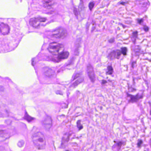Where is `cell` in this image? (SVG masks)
Returning <instances> with one entry per match:
<instances>
[{
	"instance_id": "6da1fadb",
	"label": "cell",
	"mask_w": 151,
	"mask_h": 151,
	"mask_svg": "<svg viewBox=\"0 0 151 151\" xmlns=\"http://www.w3.org/2000/svg\"><path fill=\"white\" fill-rule=\"evenodd\" d=\"M32 140L34 145L37 148H45L46 144V140L45 136L41 132H37L32 135Z\"/></svg>"
},
{
	"instance_id": "7a4b0ae2",
	"label": "cell",
	"mask_w": 151,
	"mask_h": 151,
	"mask_svg": "<svg viewBox=\"0 0 151 151\" xmlns=\"http://www.w3.org/2000/svg\"><path fill=\"white\" fill-rule=\"evenodd\" d=\"M63 50V45L57 42L50 43L48 47V51L54 55H59Z\"/></svg>"
},
{
	"instance_id": "3957f363",
	"label": "cell",
	"mask_w": 151,
	"mask_h": 151,
	"mask_svg": "<svg viewBox=\"0 0 151 151\" xmlns=\"http://www.w3.org/2000/svg\"><path fill=\"white\" fill-rule=\"evenodd\" d=\"M46 18L44 17H34L31 19L29 21V24L32 27H34V28L39 29L41 23L45 22L46 21Z\"/></svg>"
},
{
	"instance_id": "277c9868",
	"label": "cell",
	"mask_w": 151,
	"mask_h": 151,
	"mask_svg": "<svg viewBox=\"0 0 151 151\" xmlns=\"http://www.w3.org/2000/svg\"><path fill=\"white\" fill-rule=\"evenodd\" d=\"M68 35L67 31L63 28H59L54 31L52 36L54 37L59 39H63Z\"/></svg>"
},
{
	"instance_id": "5b68a950",
	"label": "cell",
	"mask_w": 151,
	"mask_h": 151,
	"mask_svg": "<svg viewBox=\"0 0 151 151\" xmlns=\"http://www.w3.org/2000/svg\"><path fill=\"white\" fill-rule=\"evenodd\" d=\"M87 71L88 76L91 81L94 82L95 81V75L94 73V70L91 64H89L87 67Z\"/></svg>"
},
{
	"instance_id": "8992f818",
	"label": "cell",
	"mask_w": 151,
	"mask_h": 151,
	"mask_svg": "<svg viewBox=\"0 0 151 151\" xmlns=\"http://www.w3.org/2000/svg\"><path fill=\"white\" fill-rule=\"evenodd\" d=\"M0 32L4 35H8L10 32L9 26L6 24L1 23L0 24Z\"/></svg>"
},
{
	"instance_id": "52a82bcc",
	"label": "cell",
	"mask_w": 151,
	"mask_h": 151,
	"mask_svg": "<svg viewBox=\"0 0 151 151\" xmlns=\"http://www.w3.org/2000/svg\"><path fill=\"white\" fill-rule=\"evenodd\" d=\"M52 121L51 117L49 116H47L46 117H45L43 123L46 130H50V128L52 127Z\"/></svg>"
},
{
	"instance_id": "ba28073f",
	"label": "cell",
	"mask_w": 151,
	"mask_h": 151,
	"mask_svg": "<svg viewBox=\"0 0 151 151\" xmlns=\"http://www.w3.org/2000/svg\"><path fill=\"white\" fill-rule=\"evenodd\" d=\"M121 54V52L119 50H117L116 51H114L109 54L108 56L110 59H114L115 58L119 59L120 57Z\"/></svg>"
},
{
	"instance_id": "9c48e42d",
	"label": "cell",
	"mask_w": 151,
	"mask_h": 151,
	"mask_svg": "<svg viewBox=\"0 0 151 151\" xmlns=\"http://www.w3.org/2000/svg\"><path fill=\"white\" fill-rule=\"evenodd\" d=\"M44 72L45 75L48 77L52 76L55 74L54 71L50 68L47 67L44 68Z\"/></svg>"
},
{
	"instance_id": "30bf717a",
	"label": "cell",
	"mask_w": 151,
	"mask_h": 151,
	"mask_svg": "<svg viewBox=\"0 0 151 151\" xmlns=\"http://www.w3.org/2000/svg\"><path fill=\"white\" fill-rule=\"evenodd\" d=\"M69 53L68 52H62L59 54L58 56V59L59 60H62L68 58L69 57Z\"/></svg>"
},
{
	"instance_id": "8fae6325",
	"label": "cell",
	"mask_w": 151,
	"mask_h": 151,
	"mask_svg": "<svg viewBox=\"0 0 151 151\" xmlns=\"http://www.w3.org/2000/svg\"><path fill=\"white\" fill-rule=\"evenodd\" d=\"M44 3L46 8L50 9L53 6V0H44Z\"/></svg>"
},
{
	"instance_id": "7c38bea8",
	"label": "cell",
	"mask_w": 151,
	"mask_h": 151,
	"mask_svg": "<svg viewBox=\"0 0 151 151\" xmlns=\"http://www.w3.org/2000/svg\"><path fill=\"white\" fill-rule=\"evenodd\" d=\"M108 71H107V74L109 75H112L113 73V68H112L111 66H109L108 67Z\"/></svg>"
},
{
	"instance_id": "4fadbf2b",
	"label": "cell",
	"mask_w": 151,
	"mask_h": 151,
	"mask_svg": "<svg viewBox=\"0 0 151 151\" xmlns=\"http://www.w3.org/2000/svg\"><path fill=\"white\" fill-rule=\"evenodd\" d=\"M127 52V48H126L124 47V48H122L121 49V53L123 55H126Z\"/></svg>"
},
{
	"instance_id": "5bb4252c",
	"label": "cell",
	"mask_w": 151,
	"mask_h": 151,
	"mask_svg": "<svg viewBox=\"0 0 151 151\" xmlns=\"http://www.w3.org/2000/svg\"><path fill=\"white\" fill-rule=\"evenodd\" d=\"M83 78H80V79H79L78 80H77L75 82L73 85H75V86H76V85H78V84L80 83L81 82H82L83 81Z\"/></svg>"
},
{
	"instance_id": "9a60e30c",
	"label": "cell",
	"mask_w": 151,
	"mask_h": 151,
	"mask_svg": "<svg viewBox=\"0 0 151 151\" xmlns=\"http://www.w3.org/2000/svg\"><path fill=\"white\" fill-rule=\"evenodd\" d=\"M94 2H91L89 3V9L90 10H92L93 8L94 7Z\"/></svg>"
},
{
	"instance_id": "2e32d148",
	"label": "cell",
	"mask_w": 151,
	"mask_h": 151,
	"mask_svg": "<svg viewBox=\"0 0 151 151\" xmlns=\"http://www.w3.org/2000/svg\"><path fill=\"white\" fill-rule=\"evenodd\" d=\"M74 14L75 15V16H76V17L78 18V12L77 9L75 8H74Z\"/></svg>"
},
{
	"instance_id": "e0dca14e",
	"label": "cell",
	"mask_w": 151,
	"mask_h": 151,
	"mask_svg": "<svg viewBox=\"0 0 151 151\" xmlns=\"http://www.w3.org/2000/svg\"><path fill=\"white\" fill-rule=\"evenodd\" d=\"M8 137L6 136V137H5V135L4 136H2V135H1L0 136V142L1 141H2L3 140H5Z\"/></svg>"
},
{
	"instance_id": "ac0fdd59",
	"label": "cell",
	"mask_w": 151,
	"mask_h": 151,
	"mask_svg": "<svg viewBox=\"0 0 151 151\" xmlns=\"http://www.w3.org/2000/svg\"><path fill=\"white\" fill-rule=\"evenodd\" d=\"M133 36L134 39H136L137 37V32H133Z\"/></svg>"
},
{
	"instance_id": "d6986e66",
	"label": "cell",
	"mask_w": 151,
	"mask_h": 151,
	"mask_svg": "<svg viewBox=\"0 0 151 151\" xmlns=\"http://www.w3.org/2000/svg\"><path fill=\"white\" fill-rule=\"evenodd\" d=\"M143 29H144V30L146 32H147L149 30V28L145 25H144Z\"/></svg>"
},
{
	"instance_id": "ffe728a7",
	"label": "cell",
	"mask_w": 151,
	"mask_h": 151,
	"mask_svg": "<svg viewBox=\"0 0 151 151\" xmlns=\"http://www.w3.org/2000/svg\"><path fill=\"white\" fill-rule=\"evenodd\" d=\"M142 143H143V142H142V140H140V141H139L138 143V146L139 147H140L141 146Z\"/></svg>"
},
{
	"instance_id": "44dd1931",
	"label": "cell",
	"mask_w": 151,
	"mask_h": 151,
	"mask_svg": "<svg viewBox=\"0 0 151 151\" xmlns=\"http://www.w3.org/2000/svg\"><path fill=\"white\" fill-rule=\"evenodd\" d=\"M114 41V38H113V39H110V40H109V42H110V43H113Z\"/></svg>"
},
{
	"instance_id": "7402d4cb",
	"label": "cell",
	"mask_w": 151,
	"mask_h": 151,
	"mask_svg": "<svg viewBox=\"0 0 151 151\" xmlns=\"http://www.w3.org/2000/svg\"><path fill=\"white\" fill-rule=\"evenodd\" d=\"M143 19H140V20H138V22L139 24H141L142 22H143Z\"/></svg>"
},
{
	"instance_id": "603a6c76",
	"label": "cell",
	"mask_w": 151,
	"mask_h": 151,
	"mask_svg": "<svg viewBox=\"0 0 151 151\" xmlns=\"http://www.w3.org/2000/svg\"><path fill=\"white\" fill-rule=\"evenodd\" d=\"M3 132V131H2V130H1V131H0V132Z\"/></svg>"
}]
</instances>
